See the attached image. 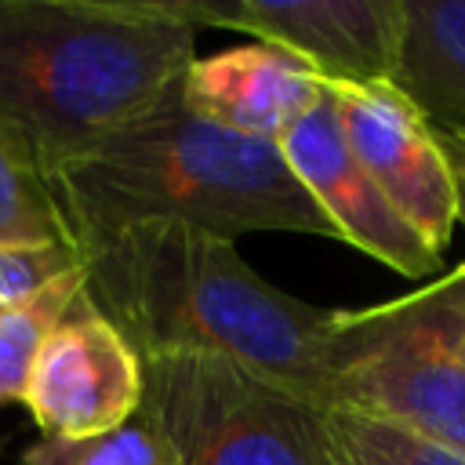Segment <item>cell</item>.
Segmentation results:
<instances>
[{"mask_svg": "<svg viewBox=\"0 0 465 465\" xmlns=\"http://www.w3.org/2000/svg\"><path fill=\"white\" fill-rule=\"evenodd\" d=\"M51 189L76 247L138 222H178L225 240L240 232L338 240L272 138L236 134L189 113L178 87L51 171Z\"/></svg>", "mask_w": 465, "mask_h": 465, "instance_id": "cell-3", "label": "cell"}, {"mask_svg": "<svg viewBox=\"0 0 465 465\" xmlns=\"http://www.w3.org/2000/svg\"><path fill=\"white\" fill-rule=\"evenodd\" d=\"M280 153L316 207L338 229V240L378 258L407 280H425L440 269L443 254L381 196L371 174L352 156L338 124L331 84L323 94L280 134Z\"/></svg>", "mask_w": 465, "mask_h": 465, "instance_id": "cell-8", "label": "cell"}, {"mask_svg": "<svg viewBox=\"0 0 465 465\" xmlns=\"http://www.w3.org/2000/svg\"><path fill=\"white\" fill-rule=\"evenodd\" d=\"M320 421L334 465H465V450L378 414L331 407Z\"/></svg>", "mask_w": 465, "mask_h": 465, "instance_id": "cell-13", "label": "cell"}, {"mask_svg": "<svg viewBox=\"0 0 465 465\" xmlns=\"http://www.w3.org/2000/svg\"><path fill=\"white\" fill-rule=\"evenodd\" d=\"M193 25L240 29L309 62L327 84H392L403 0H171Z\"/></svg>", "mask_w": 465, "mask_h": 465, "instance_id": "cell-6", "label": "cell"}, {"mask_svg": "<svg viewBox=\"0 0 465 465\" xmlns=\"http://www.w3.org/2000/svg\"><path fill=\"white\" fill-rule=\"evenodd\" d=\"M138 411L174 465H334L320 407L222 356H145Z\"/></svg>", "mask_w": 465, "mask_h": 465, "instance_id": "cell-5", "label": "cell"}, {"mask_svg": "<svg viewBox=\"0 0 465 465\" xmlns=\"http://www.w3.org/2000/svg\"><path fill=\"white\" fill-rule=\"evenodd\" d=\"M327 80L298 54L272 44H243L193 58L178 80L189 113L251 138L280 134L323 94Z\"/></svg>", "mask_w": 465, "mask_h": 465, "instance_id": "cell-10", "label": "cell"}, {"mask_svg": "<svg viewBox=\"0 0 465 465\" xmlns=\"http://www.w3.org/2000/svg\"><path fill=\"white\" fill-rule=\"evenodd\" d=\"M80 265V247L69 240L0 243V312L33 298L40 287Z\"/></svg>", "mask_w": 465, "mask_h": 465, "instance_id": "cell-16", "label": "cell"}, {"mask_svg": "<svg viewBox=\"0 0 465 465\" xmlns=\"http://www.w3.org/2000/svg\"><path fill=\"white\" fill-rule=\"evenodd\" d=\"M327 374L331 407L378 414L465 450V258L403 298L338 309Z\"/></svg>", "mask_w": 465, "mask_h": 465, "instance_id": "cell-4", "label": "cell"}, {"mask_svg": "<svg viewBox=\"0 0 465 465\" xmlns=\"http://www.w3.org/2000/svg\"><path fill=\"white\" fill-rule=\"evenodd\" d=\"M454 178H458V222L465 225V167H454Z\"/></svg>", "mask_w": 465, "mask_h": 465, "instance_id": "cell-18", "label": "cell"}, {"mask_svg": "<svg viewBox=\"0 0 465 465\" xmlns=\"http://www.w3.org/2000/svg\"><path fill=\"white\" fill-rule=\"evenodd\" d=\"M84 305V262L33 298L0 312V403H22L33 363L51 331Z\"/></svg>", "mask_w": 465, "mask_h": 465, "instance_id": "cell-12", "label": "cell"}, {"mask_svg": "<svg viewBox=\"0 0 465 465\" xmlns=\"http://www.w3.org/2000/svg\"><path fill=\"white\" fill-rule=\"evenodd\" d=\"M22 403L51 440L120 429L142 407V356L116 327L80 305L44 341Z\"/></svg>", "mask_w": 465, "mask_h": 465, "instance_id": "cell-9", "label": "cell"}, {"mask_svg": "<svg viewBox=\"0 0 465 465\" xmlns=\"http://www.w3.org/2000/svg\"><path fill=\"white\" fill-rule=\"evenodd\" d=\"M396 87L436 131L465 134V0H403Z\"/></svg>", "mask_w": 465, "mask_h": 465, "instance_id": "cell-11", "label": "cell"}, {"mask_svg": "<svg viewBox=\"0 0 465 465\" xmlns=\"http://www.w3.org/2000/svg\"><path fill=\"white\" fill-rule=\"evenodd\" d=\"M331 94L360 167L443 254L458 225V178L436 127L396 84H331Z\"/></svg>", "mask_w": 465, "mask_h": 465, "instance_id": "cell-7", "label": "cell"}, {"mask_svg": "<svg viewBox=\"0 0 465 465\" xmlns=\"http://www.w3.org/2000/svg\"><path fill=\"white\" fill-rule=\"evenodd\" d=\"M18 465H174L171 447L138 411L120 429L84 436V440H51L40 436L25 447Z\"/></svg>", "mask_w": 465, "mask_h": 465, "instance_id": "cell-15", "label": "cell"}, {"mask_svg": "<svg viewBox=\"0 0 465 465\" xmlns=\"http://www.w3.org/2000/svg\"><path fill=\"white\" fill-rule=\"evenodd\" d=\"M440 142H443V153L450 160V167H465V134L458 131H436Z\"/></svg>", "mask_w": 465, "mask_h": 465, "instance_id": "cell-17", "label": "cell"}, {"mask_svg": "<svg viewBox=\"0 0 465 465\" xmlns=\"http://www.w3.org/2000/svg\"><path fill=\"white\" fill-rule=\"evenodd\" d=\"M193 58L171 0H0V131L51 178L160 105Z\"/></svg>", "mask_w": 465, "mask_h": 465, "instance_id": "cell-2", "label": "cell"}, {"mask_svg": "<svg viewBox=\"0 0 465 465\" xmlns=\"http://www.w3.org/2000/svg\"><path fill=\"white\" fill-rule=\"evenodd\" d=\"M84 305L145 356H222L331 407L327 338L338 309L309 305L258 276L232 240L138 222L80 243Z\"/></svg>", "mask_w": 465, "mask_h": 465, "instance_id": "cell-1", "label": "cell"}, {"mask_svg": "<svg viewBox=\"0 0 465 465\" xmlns=\"http://www.w3.org/2000/svg\"><path fill=\"white\" fill-rule=\"evenodd\" d=\"M47 240L73 243L51 178L22 142L0 131V243H47Z\"/></svg>", "mask_w": 465, "mask_h": 465, "instance_id": "cell-14", "label": "cell"}]
</instances>
